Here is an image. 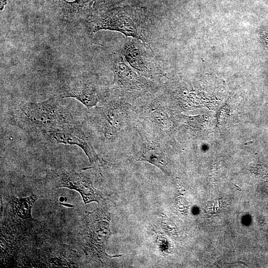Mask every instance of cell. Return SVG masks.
Returning <instances> with one entry per match:
<instances>
[{"label":"cell","mask_w":268,"mask_h":268,"mask_svg":"<svg viewBox=\"0 0 268 268\" xmlns=\"http://www.w3.org/2000/svg\"><path fill=\"white\" fill-rule=\"evenodd\" d=\"M47 178L55 187H65L78 191L85 204L92 201L99 203L101 201V195L85 172L78 173L71 169L51 170L47 174Z\"/></svg>","instance_id":"obj_10"},{"label":"cell","mask_w":268,"mask_h":268,"mask_svg":"<svg viewBox=\"0 0 268 268\" xmlns=\"http://www.w3.org/2000/svg\"><path fill=\"white\" fill-rule=\"evenodd\" d=\"M124 0H95L92 12H100L117 7Z\"/></svg>","instance_id":"obj_14"},{"label":"cell","mask_w":268,"mask_h":268,"mask_svg":"<svg viewBox=\"0 0 268 268\" xmlns=\"http://www.w3.org/2000/svg\"><path fill=\"white\" fill-rule=\"evenodd\" d=\"M89 109L88 121L90 128L102 140L109 143L134 129L138 118L133 104L110 90L97 106Z\"/></svg>","instance_id":"obj_1"},{"label":"cell","mask_w":268,"mask_h":268,"mask_svg":"<svg viewBox=\"0 0 268 268\" xmlns=\"http://www.w3.org/2000/svg\"><path fill=\"white\" fill-rule=\"evenodd\" d=\"M62 99L58 96L40 102L20 103L12 110L11 120L21 129L40 134L50 129L80 123Z\"/></svg>","instance_id":"obj_2"},{"label":"cell","mask_w":268,"mask_h":268,"mask_svg":"<svg viewBox=\"0 0 268 268\" xmlns=\"http://www.w3.org/2000/svg\"><path fill=\"white\" fill-rule=\"evenodd\" d=\"M110 219V213L104 208H97L89 212L85 218L83 234L84 249L99 258L121 256H110L105 251L107 241L112 234Z\"/></svg>","instance_id":"obj_7"},{"label":"cell","mask_w":268,"mask_h":268,"mask_svg":"<svg viewBox=\"0 0 268 268\" xmlns=\"http://www.w3.org/2000/svg\"><path fill=\"white\" fill-rule=\"evenodd\" d=\"M95 0H55L58 12L65 20L70 22L85 21L92 12Z\"/></svg>","instance_id":"obj_12"},{"label":"cell","mask_w":268,"mask_h":268,"mask_svg":"<svg viewBox=\"0 0 268 268\" xmlns=\"http://www.w3.org/2000/svg\"><path fill=\"white\" fill-rule=\"evenodd\" d=\"M40 134L51 143L79 147L88 157L90 163L93 165L101 166L107 164L96 151L92 131L83 128L82 123L50 129Z\"/></svg>","instance_id":"obj_6"},{"label":"cell","mask_w":268,"mask_h":268,"mask_svg":"<svg viewBox=\"0 0 268 268\" xmlns=\"http://www.w3.org/2000/svg\"><path fill=\"white\" fill-rule=\"evenodd\" d=\"M138 135L137 150L134 158L148 162L166 174L169 173V160L164 142V132L149 122L138 118L134 127Z\"/></svg>","instance_id":"obj_4"},{"label":"cell","mask_w":268,"mask_h":268,"mask_svg":"<svg viewBox=\"0 0 268 268\" xmlns=\"http://www.w3.org/2000/svg\"><path fill=\"white\" fill-rule=\"evenodd\" d=\"M85 21L91 33L101 30L116 31L127 38L147 42L145 19L142 10L137 7L130 5L117 6L100 12H92Z\"/></svg>","instance_id":"obj_3"},{"label":"cell","mask_w":268,"mask_h":268,"mask_svg":"<svg viewBox=\"0 0 268 268\" xmlns=\"http://www.w3.org/2000/svg\"><path fill=\"white\" fill-rule=\"evenodd\" d=\"M153 81L141 75L125 61L123 57H115L113 80L110 91L133 104L138 98L149 94L153 89Z\"/></svg>","instance_id":"obj_5"},{"label":"cell","mask_w":268,"mask_h":268,"mask_svg":"<svg viewBox=\"0 0 268 268\" xmlns=\"http://www.w3.org/2000/svg\"><path fill=\"white\" fill-rule=\"evenodd\" d=\"M122 53L125 61L141 75L153 81L160 76L161 70L146 43L127 37Z\"/></svg>","instance_id":"obj_8"},{"label":"cell","mask_w":268,"mask_h":268,"mask_svg":"<svg viewBox=\"0 0 268 268\" xmlns=\"http://www.w3.org/2000/svg\"><path fill=\"white\" fill-rule=\"evenodd\" d=\"M38 198L37 196L32 195L25 198L15 199L13 200L15 211L21 218H31V208Z\"/></svg>","instance_id":"obj_13"},{"label":"cell","mask_w":268,"mask_h":268,"mask_svg":"<svg viewBox=\"0 0 268 268\" xmlns=\"http://www.w3.org/2000/svg\"><path fill=\"white\" fill-rule=\"evenodd\" d=\"M109 92L102 87L94 75H84L72 77L62 86L60 97L76 99L88 108L98 105Z\"/></svg>","instance_id":"obj_9"},{"label":"cell","mask_w":268,"mask_h":268,"mask_svg":"<svg viewBox=\"0 0 268 268\" xmlns=\"http://www.w3.org/2000/svg\"><path fill=\"white\" fill-rule=\"evenodd\" d=\"M149 94L136 100L133 105L134 110L138 118L149 122L171 136L174 127L169 107L160 96L153 98Z\"/></svg>","instance_id":"obj_11"}]
</instances>
